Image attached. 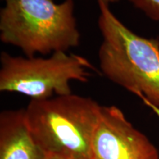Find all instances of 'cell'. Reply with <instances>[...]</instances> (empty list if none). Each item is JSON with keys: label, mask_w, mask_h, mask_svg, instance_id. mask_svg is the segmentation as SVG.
Here are the masks:
<instances>
[{"label": "cell", "mask_w": 159, "mask_h": 159, "mask_svg": "<svg viewBox=\"0 0 159 159\" xmlns=\"http://www.w3.org/2000/svg\"><path fill=\"white\" fill-rule=\"evenodd\" d=\"M102 43L99 67L109 80L159 108V39H147L131 31L97 1Z\"/></svg>", "instance_id": "6da1fadb"}, {"label": "cell", "mask_w": 159, "mask_h": 159, "mask_svg": "<svg viewBox=\"0 0 159 159\" xmlns=\"http://www.w3.org/2000/svg\"><path fill=\"white\" fill-rule=\"evenodd\" d=\"M102 105L71 94L31 99L25 110L29 130L46 156L90 159V146Z\"/></svg>", "instance_id": "7a4b0ae2"}, {"label": "cell", "mask_w": 159, "mask_h": 159, "mask_svg": "<svg viewBox=\"0 0 159 159\" xmlns=\"http://www.w3.org/2000/svg\"><path fill=\"white\" fill-rule=\"evenodd\" d=\"M0 40L21 49L27 57L77 47L80 33L74 1L7 0L0 11Z\"/></svg>", "instance_id": "3957f363"}, {"label": "cell", "mask_w": 159, "mask_h": 159, "mask_svg": "<svg viewBox=\"0 0 159 159\" xmlns=\"http://www.w3.org/2000/svg\"><path fill=\"white\" fill-rule=\"evenodd\" d=\"M0 62V91L31 99L72 94L71 81L86 83L91 69L97 71L87 58L66 52H56L49 57L13 56L2 52Z\"/></svg>", "instance_id": "277c9868"}, {"label": "cell", "mask_w": 159, "mask_h": 159, "mask_svg": "<svg viewBox=\"0 0 159 159\" xmlns=\"http://www.w3.org/2000/svg\"><path fill=\"white\" fill-rule=\"evenodd\" d=\"M90 159H159L158 149L116 105H102Z\"/></svg>", "instance_id": "5b68a950"}, {"label": "cell", "mask_w": 159, "mask_h": 159, "mask_svg": "<svg viewBox=\"0 0 159 159\" xmlns=\"http://www.w3.org/2000/svg\"><path fill=\"white\" fill-rule=\"evenodd\" d=\"M29 130L25 109L0 114V159H44Z\"/></svg>", "instance_id": "8992f818"}, {"label": "cell", "mask_w": 159, "mask_h": 159, "mask_svg": "<svg viewBox=\"0 0 159 159\" xmlns=\"http://www.w3.org/2000/svg\"><path fill=\"white\" fill-rule=\"evenodd\" d=\"M129 1L150 19L159 21V0H129Z\"/></svg>", "instance_id": "52a82bcc"}, {"label": "cell", "mask_w": 159, "mask_h": 159, "mask_svg": "<svg viewBox=\"0 0 159 159\" xmlns=\"http://www.w3.org/2000/svg\"><path fill=\"white\" fill-rule=\"evenodd\" d=\"M142 102H144V104L145 105H147V106L149 107V108H150L151 110L153 111L155 114H156V116L159 118V108H158V107H157V106H156V105L151 104V103H150L146 100H142Z\"/></svg>", "instance_id": "ba28073f"}, {"label": "cell", "mask_w": 159, "mask_h": 159, "mask_svg": "<svg viewBox=\"0 0 159 159\" xmlns=\"http://www.w3.org/2000/svg\"><path fill=\"white\" fill-rule=\"evenodd\" d=\"M97 1H99V0H97ZM99 1H102L104 2L105 3L108 4V5H110L111 3H116L117 2H119V0H99Z\"/></svg>", "instance_id": "9c48e42d"}, {"label": "cell", "mask_w": 159, "mask_h": 159, "mask_svg": "<svg viewBox=\"0 0 159 159\" xmlns=\"http://www.w3.org/2000/svg\"><path fill=\"white\" fill-rule=\"evenodd\" d=\"M44 159H63V158H59V157L55 156H47Z\"/></svg>", "instance_id": "30bf717a"}, {"label": "cell", "mask_w": 159, "mask_h": 159, "mask_svg": "<svg viewBox=\"0 0 159 159\" xmlns=\"http://www.w3.org/2000/svg\"><path fill=\"white\" fill-rule=\"evenodd\" d=\"M4 1H5V2H6V1H7V0H4Z\"/></svg>", "instance_id": "8fae6325"}]
</instances>
